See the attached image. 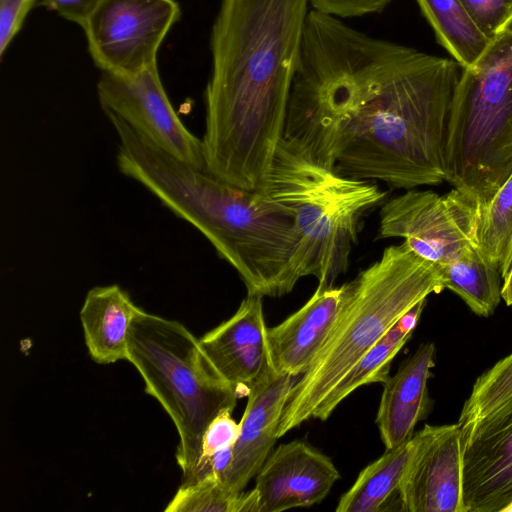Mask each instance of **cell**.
Instances as JSON below:
<instances>
[{"mask_svg": "<svg viewBox=\"0 0 512 512\" xmlns=\"http://www.w3.org/2000/svg\"><path fill=\"white\" fill-rule=\"evenodd\" d=\"M461 70L311 9L282 138L347 177L438 185Z\"/></svg>", "mask_w": 512, "mask_h": 512, "instance_id": "6da1fadb", "label": "cell"}, {"mask_svg": "<svg viewBox=\"0 0 512 512\" xmlns=\"http://www.w3.org/2000/svg\"><path fill=\"white\" fill-rule=\"evenodd\" d=\"M308 0H221L210 35L206 85L208 169L262 191L283 137Z\"/></svg>", "mask_w": 512, "mask_h": 512, "instance_id": "7a4b0ae2", "label": "cell"}, {"mask_svg": "<svg viewBox=\"0 0 512 512\" xmlns=\"http://www.w3.org/2000/svg\"><path fill=\"white\" fill-rule=\"evenodd\" d=\"M122 174L140 183L190 223L240 275L247 295L276 297L294 288L289 262L296 244L292 216L263 191L242 189L166 153L114 114Z\"/></svg>", "mask_w": 512, "mask_h": 512, "instance_id": "3957f363", "label": "cell"}, {"mask_svg": "<svg viewBox=\"0 0 512 512\" xmlns=\"http://www.w3.org/2000/svg\"><path fill=\"white\" fill-rule=\"evenodd\" d=\"M444 289L439 266L415 254L405 242L385 248L350 282L327 340L291 390L278 437L312 419L342 377L406 312Z\"/></svg>", "mask_w": 512, "mask_h": 512, "instance_id": "277c9868", "label": "cell"}, {"mask_svg": "<svg viewBox=\"0 0 512 512\" xmlns=\"http://www.w3.org/2000/svg\"><path fill=\"white\" fill-rule=\"evenodd\" d=\"M262 191L293 218V286L306 276L333 286L348 268L362 215L386 197L375 183L341 175L283 138Z\"/></svg>", "mask_w": 512, "mask_h": 512, "instance_id": "5b68a950", "label": "cell"}, {"mask_svg": "<svg viewBox=\"0 0 512 512\" xmlns=\"http://www.w3.org/2000/svg\"><path fill=\"white\" fill-rule=\"evenodd\" d=\"M126 360L177 429L176 460L183 483L200 460L207 428L222 412H233L242 389L216 372L199 339L184 325L139 307L130 327Z\"/></svg>", "mask_w": 512, "mask_h": 512, "instance_id": "8992f818", "label": "cell"}, {"mask_svg": "<svg viewBox=\"0 0 512 512\" xmlns=\"http://www.w3.org/2000/svg\"><path fill=\"white\" fill-rule=\"evenodd\" d=\"M511 133L512 35L498 33L482 57L461 70L450 112L446 182L487 201L512 173Z\"/></svg>", "mask_w": 512, "mask_h": 512, "instance_id": "52a82bcc", "label": "cell"}, {"mask_svg": "<svg viewBox=\"0 0 512 512\" xmlns=\"http://www.w3.org/2000/svg\"><path fill=\"white\" fill-rule=\"evenodd\" d=\"M481 201L453 188L444 195L409 189L380 211L382 238H403L418 256L442 265L468 247L478 246Z\"/></svg>", "mask_w": 512, "mask_h": 512, "instance_id": "ba28073f", "label": "cell"}, {"mask_svg": "<svg viewBox=\"0 0 512 512\" xmlns=\"http://www.w3.org/2000/svg\"><path fill=\"white\" fill-rule=\"evenodd\" d=\"M180 15L176 0H102L83 27L89 54L102 72L138 73L157 64Z\"/></svg>", "mask_w": 512, "mask_h": 512, "instance_id": "9c48e42d", "label": "cell"}, {"mask_svg": "<svg viewBox=\"0 0 512 512\" xmlns=\"http://www.w3.org/2000/svg\"><path fill=\"white\" fill-rule=\"evenodd\" d=\"M105 114H114L173 157L207 166L202 140L191 133L174 110L157 64L138 73L102 72L96 86Z\"/></svg>", "mask_w": 512, "mask_h": 512, "instance_id": "30bf717a", "label": "cell"}, {"mask_svg": "<svg viewBox=\"0 0 512 512\" xmlns=\"http://www.w3.org/2000/svg\"><path fill=\"white\" fill-rule=\"evenodd\" d=\"M398 491L405 512H467L463 496L462 430L458 423L425 425Z\"/></svg>", "mask_w": 512, "mask_h": 512, "instance_id": "8fae6325", "label": "cell"}, {"mask_svg": "<svg viewBox=\"0 0 512 512\" xmlns=\"http://www.w3.org/2000/svg\"><path fill=\"white\" fill-rule=\"evenodd\" d=\"M460 427L467 512H504L512 503V398Z\"/></svg>", "mask_w": 512, "mask_h": 512, "instance_id": "7c38bea8", "label": "cell"}, {"mask_svg": "<svg viewBox=\"0 0 512 512\" xmlns=\"http://www.w3.org/2000/svg\"><path fill=\"white\" fill-rule=\"evenodd\" d=\"M296 381L297 377L276 371L267 360L249 386L231 461L221 478L231 493H242L273 451L279 438L278 426Z\"/></svg>", "mask_w": 512, "mask_h": 512, "instance_id": "4fadbf2b", "label": "cell"}, {"mask_svg": "<svg viewBox=\"0 0 512 512\" xmlns=\"http://www.w3.org/2000/svg\"><path fill=\"white\" fill-rule=\"evenodd\" d=\"M331 458L310 444H280L256 475L258 512H281L320 503L339 480Z\"/></svg>", "mask_w": 512, "mask_h": 512, "instance_id": "5bb4252c", "label": "cell"}, {"mask_svg": "<svg viewBox=\"0 0 512 512\" xmlns=\"http://www.w3.org/2000/svg\"><path fill=\"white\" fill-rule=\"evenodd\" d=\"M350 288L318 286L311 298L278 325L267 329L268 360L284 374L298 377L327 340Z\"/></svg>", "mask_w": 512, "mask_h": 512, "instance_id": "9a60e30c", "label": "cell"}, {"mask_svg": "<svg viewBox=\"0 0 512 512\" xmlns=\"http://www.w3.org/2000/svg\"><path fill=\"white\" fill-rule=\"evenodd\" d=\"M262 298L247 295L229 319L199 339L216 372L238 388H249L268 360Z\"/></svg>", "mask_w": 512, "mask_h": 512, "instance_id": "2e32d148", "label": "cell"}, {"mask_svg": "<svg viewBox=\"0 0 512 512\" xmlns=\"http://www.w3.org/2000/svg\"><path fill=\"white\" fill-rule=\"evenodd\" d=\"M435 353L433 343L421 344L383 384L376 424L386 450L411 439L416 424L431 412L427 382L433 376Z\"/></svg>", "mask_w": 512, "mask_h": 512, "instance_id": "e0dca14e", "label": "cell"}, {"mask_svg": "<svg viewBox=\"0 0 512 512\" xmlns=\"http://www.w3.org/2000/svg\"><path fill=\"white\" fill-rule=\"evenodd\" d=\"M138 307L116 284L88 291L80 320L90 357L99 364L127 359L132 319Z\"/></svg>", "mask_w": 512, "mask_h": 512, "instance_id": "ac0fdd59", "label": "cell"}, {"mask_svg": "<svg viewBox=\"0 0 512 512\" xmlns=\"http://www.w3.org/2000/svg\"><path fill=\"white\" fill-rule=\"evenodd\" d=\"M425 304L426 299L413 306L373 348L352 366L329 393L313 419L322 421L328 419L335 408L359 387L372 383L384 384L388 380L391 363L411 337Z\"/></svg>", "mask_w": 512, "mask_h": 512, "instance_id": "d6986e66", "label": "cell"}, {"mask_svg": "<svg viewBox=\"0 0 512 512\" xmlns=\"http://www.w3.org/2000/svg\"><path fill=\"white\" fill-rule=\"evenodd\" d=\"M414 436L396 448L386 450L362 469L350 489L338 501L337 512H380L395 500L409 464Z\"/></svg>", "mask_w": 512, "mask_h": 512, "instance_id": "ffe728a7", "label": "cell"}, {"mask_svg": "<svg viewBox=\"0 0 512 512\" xmlns=\"http://www.w3.org/2000/svg\"><path fill=\"white\" fill-rule=\"evenodd\" d=\"M445 289L457 294L478 316L492 315L500 303L502 276L478 246L468 247L456 258L439 265Z\"/></svg>", "mask_w": 512, "mask_h": 512, "instance_id": "44dd1931", "label": "cell"}, {"mask_svg": "<svg viewBox=\"0 0 512 512\" xmlns=\"http://www.w3.org/2000/svg\"><path fill=\"white\" fill-rule=\"evenodd\" d=\"M437 41L461 66L474 65L486 52L492 39L475 23L461 0H417Z\"/></svg>", "mask_w": 512, "mask_h": 512, "instance_id": "7402d4cb", "label": "cell"}, {"mask_svg": "<svg viewBox=\"0 0 512 512\" xmlns=\"http://www.w3.org/2000/svg\"><path fill=\"white\" fill-rule=\"evenodd\" d=\"M512 246V173L481 206L478 249L502 272Z\"/></svg>", "mask_w": 512, "mask_h": 512, "instance_id": "603a6c76", "label": "cell"}, {"mask_svg": "<svg viewBox=\"0 0 512 512\" xmlns=\"http://www.w3.org/2000/svg\"><path fill=\"white\" fill-rule=\"evenodd\" d=\"M165 512H258V498L254 489L233 494L212 475L180 485Z\"/></svg>", "mask_w": 512, "mask_h": 512, "instance_id": "cb8c5ba5", "label": "cell"}, {"mask_svg": "<svg viewBox=\"0 0 512 512\" xmlns=\"http://www.w3.org/2000/svg\"><path fill=\"white\" fill-rule=\"evenodd\" d=\"M512 398V353L496 362L474 382L463 404L458 424L479 420Z\"/></svg>", "mask_w": 512, "mask_h": 512, "instance_id": "d4e9b609", "label": "cell"}, {"mask_svg": "<svg viewBox=\"0 0 512 512\" xmlns=\"http://www.w3.org/2000/svg\"><path fill=\"white\" fill-rule=\"evenodd\" d=\"M231 414V411L222 412L207 428L203 438L202 455L195 470L218 452L234 446L239 434V423L234 421Z\"/></svg>", "mask_w": 512, "mask_h": 512, "instance_id": "484cf974", "label": "cell"}, {"mask_svg": "<svg viewBox=\"0 0 512 512\" xmlns=\"http://www.w3.org/2000/svg\"><path fill=\"white\" fill-rule=\"evenodd\" d=\"M478 27L493 39L512 13V0H461Z\"/></svg>", "mask_w": 512, "mask_h": 512, "instance_id": "4316f807", "label": "cell"}, {"mask_svg": "<svg viewBox=\"0 0 512 512\" xmlns=\"http://www.w3.org/2000/svg\"><path fill=\"white\" fill-rule=\"evenodd\" d=\"M38 0H0V57L5 56Z\"/></svg>", "mask_w": 512, "mask_h": 512, "instance_id": "83f0119b", "label": "cell"}, {"mask_svg": "<svg viewBox=\"0 0 512 512\" xmlns=\"http://www.w3.org/2000/svg\"><path fill=\"white\" fill-rule=\"evenodd\" d=\"M313 10L336 18L363 16L383 11L391 0H308Z\"/></svg>", "mask_w": 512, "mask_h": 512, "instance_id": "f1b7e54d", "label": "cell"}, {"mask_svg": "<svg viewBox=\"0 0 512 512\" xmlns=\"http://www.w3.org/2000/svg\"><path fill=\"white\" fill-rule=\"evenodd\" d=\"M102 0H38L37 5L56 12L82 28Z\"/></svg>", "mask_w": 512, "mask_h": 512, "instance_id": "f546056e", "label": "cell"}, {"mask_svg": "<svg viewBox=\"0 0 512 512\" xmlns=\"http://www.w3.org/2000/svg\"><path fill=\"white\" fill-rule=\"evenodd\" d=\"M501 297L507 306L512 305V263L502 278Z\"/></svg>", "mask_w": 512, "mask_h": 512, "instance_id": "4dcf8cb0", "label": "cell"}, {"mask_svg": "<svg viewBox=\"0 0 512 512\" xmlns=\"http://www.w3.org/2000/svg\"><path fill=\"white\" fill-rule=\"evenodd\" d=\"M498 33H507V34L512 35V13L509 15V17L506 19V21L500 27L497 34Z\"/></svg>", "mask_w": 512, "mask_h": 512, "instance_id": "1f68e13d", "label": "cell"}, {"mask_svg": "<svg viewBox=\"0 0 512 512\" xmlns=\"http://www.w3.org/2000/svg\"><path fill=\"white\" fill-rule=\"evenodd\" d=\"M512 263V246H511V249H510V253H509V256H508V259H507V263H506V266L504 268V270L501 272V276L502 278L505 276V274L507 273L510 265Z\"/></svg>", "mask_w": 512, "mask_h": 512, "instance_id": "d6a6232c", "label": "cell"}, {"mask_svg": "<svg viewBox=\"0 0 512 512\" xmlns=\"http://www.w3.org/2000/svg\"><path fill=\"white\" fill-rule=\"evenodd\" d=\"M508 161H509V164L512 168V133H511V137H510V141H509V146H508Z\"/></svg>", "mask_w": 512, "mask_h": 512, "instance_id": "836d02e7", "label": "cell"}, {"mask_svg": "<svg viewBox=\"0 0 512 512\" xmlns=\"http://www.w3.org/2000/svg\"><path fill=\"white\" fill-rule=\"evenodd\" d=\"M504 512H512V503L505 509Z\"/></svg>", "mask_w": 512, "mask_h": 512, "instance_id": "e575fe53", "label": "cell"}]
</instances>
